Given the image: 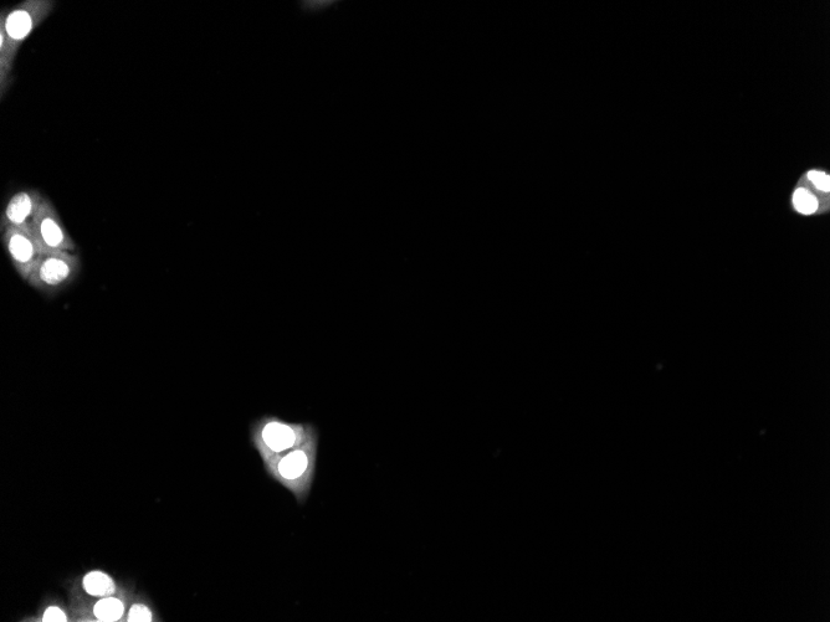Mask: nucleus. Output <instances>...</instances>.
<instances>
[{
    "mask_svg": "<svg viewBox=\"0 0 830 622\" xmlns=\"http://www.w3.org/2000/svg\"><path fill=\"white\" fill-rule=\"evenodd\" d=\"M94 613L101 621H119L125 614V605L115 598H104L95 605Z\"/></svg>",
    "mask_w": 830,
    "mask_h": 622,
    "instance_id": "obj_10",
    "label": "nucleus"
},
{
    "mask_svg": "<svg viewBox=\"0 0 830 622\" xmlns=\"http://www.w3.org/2000/svg\"><path fill=\"white\" fill-rule=\"evenodd\" d=\"M315 438H319V431L312 424L288 423L265 416L251 426V440L264 460L283 455Z\"/></svg>",
    "mask_w": 830,
    "mask_h": 622,
    "instance_id": "obj_2",
    "label": "nucleus"
},
{
    "mask_svg": "<svg viewBox=\"0 0 830 622\" xmlns=\"http://www.w3.org/2000/svg\"><path fill=\"white\" fill-rule=\"evenodd\" d=\"M317 446H319V438L312 439L305 445L268 460L273 464L271 469L275 471V475L278 474L280 482L289 488L290 483H295V496L297 495L296 481H299L305 497H309L316 469Z\"/></svg>",
    "mask_w": 830,
    "mask_h": 622,
    "instance_id": "obj_4",
    "label": "nucleus"
},
{
    "mask_svg": "<svg viewBox=\"0 0 830 622\" xmlns=\"http://www.w3.org/2000/svg\"><path fill=\"white\" fill-rule=\"evenodd\" d=\"M32 233L38 241L43 253L53 251H65V253H76L78 246L66 230L58 210L49 198L44 197L40 204L37 217L32 226Z\"/></svg>",
    "mask_w": 830,
    "mask_h": 622,
    "instance_id": "obj_5",
    "label": "nucleus"
},
{
    "mask_svg": "<svg viewBox=\"0 0 830 622\" xmlns=\"http://www.w3.org/2000/svg\"><path fill=\"white\" fill-rule=\"evenodd\" d=\"M54 0H25L0 14V96L8 94L14 81L15 59L22 45L53 13Z\"/></svg>",
    "mask_w": 830,
    "mask_h": 622,
    "instance_id": "obj_1",
    "label": "nucleus"
},
{
    "mask_svg": "<svg viewBox=\"0 0 830 622\" xmlns=\"http://www.w3.org/2000/svg\"><path fill=\"white\" fill-rule=\"evenodd\" d=\"M81 266L83 264H81L79 254L65 253V251L43 253L28 280V285L43 295H58L78 279Z\"/></svg>",
    "mask_w": 830,
    "mask_h": 622,
    "instance_id": "obj_3",
    "label": "nucleus"
},
{
    "mask_svg": "<svg viewBox=\"0 0 830 622\" xmlns=\"http://www.w3.org/2000/svg\"><path fill=\"white\" fill-rule=\"evenodd\" d=\"M128 621L150 622L152 621L151 610L141 604L132 606L130 613H128Z\"/></svg>",
    "mask_w": 830,
    "mask_h": 622,
    "instance_id": "obj_12",
    "label": "nucleus"
},
{
    "mask_svg": "<svg viewBox=\"0 0 830 622\" xmlns=\"http://www.w3.org/2000/svg\"><path fill=\"white\" fill-rule=\"evenodd\" d=\"M43 621L64 622V621H68V616H66L64 611L61 610L60 608H56V606H50V608L45 611V614L43 616Z\"/></svg>",
    "mask_w": 830,
    "mask_h": 622,
    "instance_id": "obj_13",
    "label": "nucleus"
},
{
    "mask_svg": "<svg viewBox=\"0 0 830 622\" xmlns=\"http://www.w3.org/2000/svg\"><path fill=\"white\" fill-rule=\"evenodd\" d=\"M802 181L804 182V179ZM823 204L828 208V202L818 197L817 194H813L807 184H801V187L797 188L793 194V207L803 215L816 213Z\"/></svg>",
    "mask_w": 830,
    "mask_h": 622,
    "instance_id": "obj_8",
    "label": "nucleus"
},
{
    "mask_svg": "<svg viewBox=\"0 0 830 622\" xmlns=\"http://www.w3.org/2000/svg\"><path fill=\"white\" fill-rule=\"evenodd\" d=\"M808 182L813 185L819 192L829 194L830 177L827 173L821 171H811L807 174Z\"/></svg>",
    "mask_w": 830,
    "mask_h": 622,
    "instance_id": "obj_11",
    "label": "nucleus"
},
{
    "mask_svg": "<svg viewBox=\"0 0 830 622\" xmlns=\"http://www.w3.org/2000/svg\"><path fill=\"white\" fill-rule=\"evenodd\" d=\"M2 243L15 271L28 282L43 255L32 231L8 226L2 229Z\"/></svg>",
    "mask_w": 830,
    "mask_h": 622,
    "instance_id": "obj_6",
    "label": "nucleus"
},
{
    "mask_svg": "<svg viewBox=\"0 0 830 622\" xmlns=\"http://www.w3.org/2000/svg\"><path fill=\"white\" fill-rule=\"evenodd\" d=\"M44 195L37 189H23L8 200L0 218V229L13 228L32 231L33 221Z\"/></svg>",
    "mask_w": 830,
    "mask_h": 622,
    "instance_id": "obj_7",
    "label": "nucleus"
},
{
    "mask_svg": "<svg viewBox=\"0 0 830 622\" xmlns=\"http://www.w3.org/2000/svg\"><path fill=\"white\" fill-rule=\"evenodd\" d=\"M83 585L86 593L92 596H110L116 591L114 580L100 570L87 574Z\"/></svg>",
    "mask_w": 830,
    "mask_h": 622,
    "instance_id": "obj_9",
    "label": "nucleus"
}]
</instances>
